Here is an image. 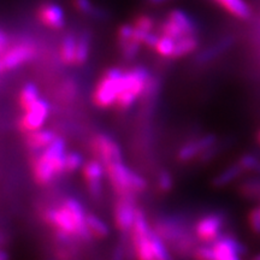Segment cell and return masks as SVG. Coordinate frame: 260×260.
I'll return each mask as SVG.
<instances>
[{
  "label": "cell",
  "instance_id": "cell-3",
  "mask_svg": "<svg viewBox=\"0 0 260 260\" xmlns=\"http://www.w3.org/2000/svg\"><path fill=\"white\" fill-rule=\"evenodd\" d=\"M42 218L56 234L70 236L83 242H89L93 240L88 228L81 225L73 211L67 206L64 201L58 206L47 207L42 213Z\"/></svg>",
  "mask_w": 260,
  "mask_h": 260
},
{
  "label": "cell",
  "instance_id": "cell-28",
  "mask_svg": "<svg viewBox=\"0 0 260 260\" xmlns=\"http://www.w3.org/2000/svg\"><path fill=\"white\" fill-rule=\"evenodd\" d=\"M73 5L76 11L84 16H89L94 18H104L105 12L94 6L92 0H73Z\"/></svg>",
  "mask_w": 260,
  "mask_h": 260
},
{
  "label": "cell",
  "instance_id": "cell-40",
  "mask_svg": "<svg viewBox=\"0 0 260 260\" xmlns=\"http://www.w3.org/2000/svg\"><path fill=\"white\" fill-rule=\"evenodd\" d=\"M170 2V0H147V3L149 5H153V6H158V5H162L165 3Z\"/></svg>",
  "mask_w": 260,
  "mask_h": 260
},
{
  "label": "cell",
  "instance_id": "cell-25",
  "mask_svg": "<svg viewBox=\"0 0 260 260\" xmlns=\"http://www.w3.org/2000/svg\"><path fill=\"white\" fill-rule=\"evenodd\" d=\"M134 38L140 44L144 45V39L148 32L153 31L154 29V19L148 15H139L135 18L134 23Z\"/></svg>",
  "mask_w": 260,
  "mask_h": 260
},
{
  "label": "cell",
  "instance_id": "cell-7",
  "mask_svg": "<svg viewBox=\"0 0 260 260\" xmlns=\"http://www.w3.org/2000/svg\"><path fill=\"white\" fill-rule=\"evenodd\" d=\"M37 45L31 41H21L6 48V51L0 57V67L3 73L14 71L18 68L28 64L37 57Z\"/></svg>",
  "mask_w": 260,
  "mask_h": 260
},
{
  "label": "cell",
  "instance_id": "cell-35",
  "mask_svg": "<svg viewBox=\"0 0 260 260\" xmlns=\"http://www.w3.org/2000/svg\"><path fill=\"white\" fill-rule=\"evenodd\" d=\"M157 186L161 193H169L174 188V177H172L170 171L162 170L159 172L157 178Z\"/></svg>",
  "mask_w": 260,
  "mask_h": 260
},
{
  "label": "cell",
  "instance_id": "cell-43",
  "mask_svg": "<svg viewBox=\"0 0 260 260\" xmlns=\"http://www.w3.org/2000/svg\"><path fill=\"white\" fill-rule=\"evenodd\" d=\"M2 243H4V239H3V236L0 235V245H2Z\"/></svg>",
  "mask_w": 260,
  "mask_h": 260
},
{
  "label": "cell",
  "instance_id": "cell-11",
  "mask_svg": "<svg viewBox=\"0 0 260 260\" xmlns=\"http://www.w3.org/2000/svg\"><path fill=\"white\" fill-rule=\"evenodd\" d=\"M136 211L135 195H118L113 206V220L118 232L129 235L134 226Z\"/></svg>",
  "mask_w": 260,
  "mask_h": 260
},
{
  "label": "cell",
  "instance_id": "cell-14",
  "mask_svg": "<svg viewBox=\"0 0 260 260\" xmlns=\"http://www.w3.org/2000/svg\"><path fill=\"white\" fill-rule=\"evenodd\" d=\"M217 145V138L213 134H206L200 138L190 140L178 149L177 160L188 162L195 158H200L205 152Z\"/></svg>",
  "mask_w": 260,
  "mask_h": 260
},
{
  "label": "cell",
  "instance_id": "cell-32",
  "mask_svg": "<svg viewBox=\"0 0 260 260\" xmlns=\"http://www.w3.org/2000/svg\"><path fill=\"white\" fill-rule=\"evenodd\" d=\"M141 46L142 44H140V42L138 40H135V39L118 45L122 57L124 58L125 60L134 59V58L139 54L140 50H141Z\"/></svg>",
  "mask_w": 260,
  "mask_h": 260
},
{
  "label": "cell",
  "instance_id": "cell-29",
  "mask_svg": "<svg viewBox=\"0 0 260 260\" xmlns=\"http://www.w3.org/2000/svg\"><path fill=\"white\" fill-rule=\"evenodd\" d=\"M175 46H176V40L174 38L168 37V35L159 34V39L154 50L159 56L162 58H171L174 56Z\"/></svg>",
  "mask_w": 260,
  "mask_h": 260
},
{
  "label": "cell",
  "instance_id": "cell-19",
  "mask_svg": "<svg viewBox=\"0 0 260 260\" xmlns=\"http://www.w3.org/2000/svg\"><path fill=\"white\" fill-rule=\"evenodd\" d=\"M243 175H245V171L242 170V168L240 167L239 162L235 161L233 165H229L224 170L219 172L218 175L213 177L212 180V186L214 188H225L230 184L240 180Z\"/></svg>",
  "mask_w": 260,
  "mask_h": 260
},
{
  "label": "cell",
  "instance_id": "cell-39",
  "mask_svg": "<svg viewBox=\"0 0 260 260\" xmlns=\"http://www.w3.org/2000/svg\"><path fill=\"white\" fill-rule=\"evenodd\" d=\"M9 47V38L8 35L5 34L4 31L0 29V57H2V54L4 53L6 51V48Z\"/></svg>",
  "mask_w": 260,
  "mask_h": 260
},
{
  "label": "cell",
  "instance_id": "cell-33",
  "mask_svg": "<svg viewBox=\"0 0 260 260\" xmlns=\"http://www.w3.org/2000/svg\"><path fill=\"white\" fill-rule=\"evenodd\" d=\"M159 34L168 35V37L174 38L175 40H178V39L186 37L183 30L178 27L176 23L171 22L170 19H165L164 22H161L160 25H159Z\"/></svg>",
  "mask_w": 260,
  "mask_h": 260
},
{
  "label": "cell",
  "instance_id": "cell-31",
  "mask_svg": "<svg viewBox=\"0 0 260 260\" xmlns=\"http://www.w3.org/2000/svg\"><path fill=\"white\" fill-rule=\"evenodd\" d=\"M84 164L83 157L77 151H68L65 157V172L67 174H74L79 169H82Z\"/></svg>",
  "mask_w": 260,
  "mask_h": 260
},
{
  "label": "cell",
  "instance_id": "cell-10",
  "mask_svg": "<svg viewBox=\"0 0 260 260\" xmlns=\"http://www.w3.org/2000/svg\"><path fill=\"white\" fill-rule=\"evenodd\" d=\"M90 149L95 158L99 159L105 167L112 162L123 160L121 146L112 136L105 133H98L90 139Z\"/></svg>",
  "mask_w": 260,
  "mask_h": 260
},
{
  "label": "cell",
  "instance_id": "cell-36",
  "mask_svg": "<svg viewBox=\"0 0 260 260\" xmlns=\"http://www.w3.org/2000/svg\"><path fill=\"white\" fill-rule=\"evenodd\" d=\"M191 256L195 260H214L212 246L211 243H203L201 246H197Z\"/></svg>",
  "mask_w": 260,
  "mask_h": 260
},
{
  "label": "cell",
  "instance_id": "cell-22",
  "mask_svg": "<svg viewBox=\"0 0 260 260\" xmlns=\"http://www.w3.org/2000/svg\"><path fill=\"white\" fill-rule=\"evenodd\" d=\"M199 47V39L197 35H186V37L176 40L174 56L172 59H180V58L189 56Z\"/></svg>",
  "mask_w": 260,
  "mask_h": 260
},
{
  "label": "cell",
  "instance_id": "cell-24",
  "mask_svg": "<svg viewBox=\"0 0 260 260\" xmlns=\"http://www.w3.org/2000/svg\"><path fill=\"white\" fill-rule=\"evenodd\" d=\"M149 239H151V246L154 260H174L170 252V247H169L168 243L155 233L153 228H152Z\"/></svg>",
  "mask_w": 260,
  "mask_h": 260
},
{
  "label": "cell",
  "instance_id": "cell-21",
  "mask_svg": "<svg viewBox=\"0 0 260 260\" xmlns=\"http://www.w3.org/2000/svg\"><path fill=\"white\" fill-rule=\"evenodd\" d=\"M233 42H234L233 37H228V38L222 39V40L217 42V44H214L213 46H211L207 48V50L201 52V53L197 58V61L199 64L210 63V61L214 59V58L219 57L223 52L229 50V48L232 47Z\"/></svg>",
  "mask_w": 260,
  "mask_h": 260
},
{
  "label": "cell",
  "instance_id": "cell-5",
  "mask_svg": "<svg viewBox=\"0 0 260 260\" xmlns=\"http://www.w3.org/2000/svg\"><path fill=\"white\" fill-rule=\"evenodd\" d=\"M105 169L110 184L117 195H136L147 188V181L138 172L126 167L123 160L109 164Z\"/></svg>",
  "mask_w": 260,
  "mask_h": 260
},
{
  "label": "cell",
  "instance_id": "cell-26",
  "mask_svg": "<svg viewBox=\"0 0 260 260\" xmlns=\"http://www.w3.org/2000/svg\"><path fill=\"white\" fill-rule=\"evenodd\" d=\"M87 225L93 239L104 240L110 235V228L105 223V220L100 218L98 214L88 213L87 214Z\"/></svg>",
  "mask_w": 260,
  "mask_h": 260
},
{
  "label": "cell",
  "instance_id": "cell-20",
  "mask_svg": "<svg viewBox=\"0 0 260 260\" xmlns=\"http://www.w3.org/2000/svg\"><path fill=\"white\" fill-rule=\"evenodd\" d=\"M168 19L171 22L176 23L180 27L186 35H197L198 32V25L194 22V19L190 17L183 10L176 9L172 10L167 16Z\"/></svg>",
  "mask_w": 260,
  "mask_h": 260
},
{
  "label": "cell",
  "instance_id": "cell-17",
  "mask_svg": "<svg viewBox=\"0 0 260 260\" xmlns=\"http://www.w3.org/2000/svg\"><path fill=\"white\" fill-rule=\"evenodd\" d=\"M220 8L229 15L241 21H247L252 17V9L246 0H214Z\"/></svg>",
  "mask_w": 260,
  "mask_h": 260
},
{
  "label": "cell",
  "instance_id": "cell-37",
  "mask_svg": "<svg viewBox=\"0 0 260 260\" xmlns=\"http://www.w3.org/2000/svg\"><path fill=\"white\" fill-rule=\"evenodd\" d=\"M247 222L251 228V230L256 235H260V209L254 207L249 211L248 217H247Z\"/></svg>",
  "mask_w": 260,
  "mask_h": 260
},
{
  "label": "cell",
  "instance_id": "cell-44",
  "mask_svg": "<svg viewBox=\"0 0 260 260\" xmlns=\"http://www.w3.org/2000/svg\"><path fill=\"white\" fill-rule=\"evenodd\" d=\"M254 260H260V254H258V255H256V256H255V258H254Z\"/></svg>",
  "mask_w": 260,
  "mask_h": 260
},
{
  "label": "cell",
  "instance_id": "cell-18",
  "mask_svg": "<svg viewBox=\"0 0 260 260\" xmlns=\"http://www.w3.org/2000/svg\"><path fill=\"white\" fill-rule=\"evenodd\" d=\"M77 37L75 34H67L59 46V59L65 67H76Z\"/></svg>",
  "mask_w": 260,
  "mask_h": 260
},
{
  "label": "cell",
  "instance_id": "cell-45",
  "mask_svg": "<svg viewBox=\"0 0 260 260\" xmlns=\"http://www.w3.org/2000/svg\"><path fill=\"white\" fill-rule=\"evenodd\" d=\"M259 209H260V206H259Z\"/></svg>",
  "mask_w": 260,
  "mask_h": 260
},
{
  "label": "cell",
  "instance_id": "cell-9",
  "mask_svg": "<svg viewBox=\"0 0 260 260\" xmlns=\"http://www.w3.org/2000/svg\"><path fill=\"white\" fill-rule=\"evenodd\" d=\"M51 112V105L46 99L37 100L32 105L23 111V116L19 117L18 119V129L22 134H28V133L35 132V130L41 129L48 119Z\"/></svg>",
  "mask_w": 260,
  "mask_h": 260
},
{
  "label": "cell",
  "instance_id": "cell-30",
  "mask_svg": "<svg viewBox=\"0 0 260 260\" xmlns=\"http://www.w3.org/2000/svg\"><path fill=\"white\" fill-rule=\"evenodd\" d=\"M236 161L239 162V165L245 171V174L260 175V157L256 154H242Z\"/></svg>",
  "mask_w": 260,
  "mask_h": 260
},
{
  "label": "cell",
  "instance_id": "cell-41",
  "mask_svg": "<svg viewBox=\"0 0 260 260\" xmlns=\"http://www.w3.org/2000/svg\"><path fill=\"white\" fill-rule=\"evenodd\" d=\"M10 258H9V254L8 253H6L4 249H2L0 248V260H9Z\"/></svg>",
  "mask_w": 260,
  "mask_h": 260
},
{
  "label": "cell",
  "instance_id": "cell-23",
  "mask_svg": "<svg viewBox=\"0 0 260 260\" xmlns=\"http://www.w3.org/2000/svg\"><path fill=\"white\" fill-rule=\"evenodd\" d=\"M39 99H40V89L37 84L34 82L24 83L18 94V104L21 109L24 111Z\"/></svg>",
  "mask_w": 260,
  "mask_h": 260
},
{
  "label": "cell",
  "instance_id": "cell-1",
  "mask_svg": "<svg viewBox=\"0 0 260 260\" xmlns=\"http://www.w3.org/2000/svg\"><path fill=\"white\" fill-rule=\"evenodd\" d=\"M67 142L61 136H57L40 152L34 153L31 158V174L37 184L47 187L53 183L65 172Z\"/></svg>",
  "mask_w": 260,
  "mask_h": 260
},
{
  "label": "cell",
  "instance_id": "cell-16",
  "mask_svg": "<svg viewBox=\"0 0 260 260\" xmlns=\"http://www.w3.org/2000/svg\"><path fill=\"white\" fill-rule=\"evenodd\" d=\"M57 134L53 130L50 129H39L35 132L28 133L25 134V145L30 151L37 153V152L42 151L46 148L48 145L52 144L54 139L57 138Z\"/></svg>",
  "mask_w": 260,
  "mask_h": 260
},
{
  "label": "cell",
  "instance_id": "cell-6",
  "mask_svg": "<svg viewBox=\"0 0 260 260\" xmlns=\"http://www.w3.org/2000/svg\"><path fill=\"white\" fill-rule=\"evenodd\" d=\"M124 70L119 68H110L98 80L92 93V102L98 109L106 110L115 106Z\"/></svg>",
  "mask_w": 260,
  "mask_h": 260
},
{
  "label": "cell",
  "instance_id": "cell-13",
  "mask_svg": "<svg viewBox=\"0 0 260 260\" xmlns=\"http://www.w3.org/2000/svg\"><path fill=\"white\" fill-rule=\"evenodd\" d=\"M214 260H242L246 248L235 236L223 235L211 243Z\"/></svg>",
  "mask_w": 260,
  "mask_h": 260
},
{
  "label": "cell",
  "instance_id": "cell-27",
  "mask_svg": "<svg viewBox=\"0 0 260 260\" xmlns=\"http://www.w3.org/2000/svg\"><path fill=\"white\" fill-rule=\"evenodd\" d=\"M90 53V37L87 31L81 32L77 37L76 67H82L87 63Z\"/></svg>",
  "mask_w": 260,
  "mask_h": 260
},
{
  "label": "cell",
  "instance_id": "cell-8",
  "mask_svg": "<svg viewBox=\"0 0 260 260\" xmlns=\"http://www.w3.org/2000/svg\"><path fill=\"white\" fill-rule=\"evenodd\" d=\"M225 217L222 212H211L200 217L194 225V235L201 243H213L223 235Z\"/></svg>",
  "mask_w": 260,
  "mask_h": 260
},
{
  "label": "cell",
  "instance_id": "cell-4",
  "mask_svg": "<svg viewBox=\"0 0 260 260\" xmlns=\"http://www.w3.org/2000/svg\"><path fill=\"white\" fill-rule=\"evenodd\" d=\"M152 79L145 67H134L125 70L122 76L121 90L115 107L119 111H126L136 103L151 86Z\"/></svg>",
  "mask_w": 260,
  "mask_h": 260
},
{
  "label": "cell",
  "instance_id": "cell-15",
  "mask_svg": "<svg viewBox=\"0 0 260 260\" xmlns=\"http://www.w3.org/2000/svg\"><path fill=\"white\" fill-rule=\"evenodd\" d=\"M38 19L45 27L52 30H60L65 27V14L60 5L54 3H44L39 6Z\"/></svg>",
  "mask_w": 260,
  "mask_h": 260
},
{
  "label": "cell",
  "instance_id": "cell-38",
  "mask_svg": "<svg viewBox=\"0 0 260 260\" xmlns=\"http://www.w3.org/2000/svg\"><path fill=\"white\" fill-rule=\"evenodd\" d=\"M111 260H125V247L122 243H119V245L115 247Z\"/></svg>",
  "mask_w": 260,
  "mask_h": 260
},
{
  "label": "cell",
  "instance_id": "cell-12",
  "mask_svg": "<svg viewBox=\"0 0 260 260\" xmlns=\"http://www.w3.org/2000/svg\"><path fill=\"white\" fill-rule=\"evenodd\" d=\"M81 170H82V176L86 182L88 193L94 199H100L104 191L103 180L106 174L105 165L98 158H94L84 162Z\"/></svg>",
  "mask_w": 260,
  "mask_h": 260
},
{
  "label": "cell",
  "instance_id": "cell-2",
  "mask_svg": "<svg viewBox=\"0 0 260 260\" xmlns=\"http://www.w3.org/2000/svg\"><path fill=\"white\" fill-rule=\"evenodd\" d=\"M153 229L178 255H193L197 247V237L191 236L180 219L171 216H162L153 224Z\"/></svg>",
  "mask_w": 260,
  "mask_h": 260
},
{
  "label": "cell",
  "instance_id": "cell-42",
  "mask_svg": "<svg viewBox=\"0 0 260 260\" xmlns=\"http://www.w3.org/2000/svg\"><path fill=\"white\" fill-rule=\"evenodd\" d=\"M255 140H256V142H258V145H260V129L258 130V133H256Z\"/></svg>",
  "mask_w": 260,
  "mask_h": 260
},
{
  "label": "cell",
  "instance_id": "cell-34",
  "mask_svg": "<svg viewBox=\"0 0 260 260\" xmlns=\"http://www.w3.org/2000/svg\"><path fill=\"white\" fill-rule=\"evenodd\" d=\"M240 191L247 198H260V178H252L240 186Z\"/></svg>",
  "mask_w": 260,
  "mask_h": 260
}]
</instances>
